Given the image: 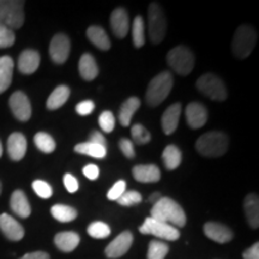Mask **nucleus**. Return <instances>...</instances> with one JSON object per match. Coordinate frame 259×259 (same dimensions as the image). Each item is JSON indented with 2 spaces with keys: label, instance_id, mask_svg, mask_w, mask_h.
<instances>
[{
  "label": "nucleus",
  "instance_id": "5",
  "mask_svg": "<svg viewBox=\"0 0 259 259\" xmlns=\"http://www.w3.org/2000/svg\"><path fill=\"white\" fill-rule=\"evenodd\" d=\"M0 23L16 30L24 23V2L0 0Z\"/></svg>",
  "mask_w": 259,
  "mask_h": 259
},
{
  "label": "nucleus",
  "instance_id": "26",
  "mask_svg": "<svg viewBox=\"0 0 259 259\" xmlns=\"http://www.w3.org/2000/svg\"><path fill=\"white\" fill-rule=\"evenodd\" d=\"M87 36L94 46L99 48L101 51H108L111 48V41H109L108 35L105 31V29L97 25H92L87 30Z\"/></svg>",
  "mask_w": 259,
  "mask_h": 259
},
{
  "label": "nucleus",
  "instance_id": "23",
  "mask_svg": "<svg viewBox=\"0 0 259 259\" xmlns=\"http://www.w3.org/2000/svg\"><path fill=\"white\" fill-rule=\"evenodd\" d=\"M79 235L74 232L58 233L54 238V244L63 252H72L76 250L77 246L79 245Z\"/></svg>",
  "mask_w": 259,
  "mask_h": 259
},
{
  "label": "nucleus",
  "instance_id": "18",
  "mask_svg": "<svg viewBox=\"0 0 259 259\" xmlns=\"http://www.w3.org/2000/svg\"><path fill=\"white\" fill-rule=\"evenodd\" d=\"M134 178L139 183H157L161 179L160 168L155 164H139L132 169Z\"/></svg>",
  "mask_w": 259,
  "mask_h": 259
},
{
  "label": "nucleus",
  "instance_id": "14",
  "mask_svg": "<svg viewBox=\"0 0 259 259\" xmlns=\"http://www.w3.org/2000/svg\"><path fill=\"white\" fill-rule=\"evenodd\" d=\"M0 231L4 233L6 238L12 241H19L24 236V228L12 216L8 213L0 215Z\"/></svg>",
  "mask_w": 259,
  "mask_h": 259
},
{
  "label": "nucleus",
  "instance_id": "28",
  "mask_svg": "<svg viewBox=\"0 0 259 259\" xmlns=\"http://www.w3.org/2000/svg\"><path fill=\"white\" fill-rule=\"evenodd\" d=\"M70 97V88L66 85H59L52 92V94L47 100V108L50 111L60 108L66 103L67 99Z\"/></svg>",
  "mask_w": 259,
  "mask_h": 259
},
{
  "label": "nucleus",
  "instance_id": "4",
  "mask_svg": "<svg viewBox=\"0 0 259 259\" xmlns=\"http://www.w3.org/2000/svg\"><path fill=\"white\" fill-rule=\"evenodd\" d=\"M257 44V31L251 25L242 24L235 30L232 41L233 54L239 59L250 57Z\"/></svg>",
  "mask_w": 259,
  "mask_h": 259
},
{
  "label": "nucleus",
  "instance_id": "43",
  "mask_svg": "<svg viewBox=\"0 0 259 259\" xmlns=\"http://www.w3.org/2000/svg\"><path fill=\"white\" fill-rule=\"evenodd\" d=\"M94 108H95L94 102L90 101V100H87V101L79 102L78 105L76 106V112L78 113L79 115H89L93 113Z\"/></svg>",
  "mask_w": 259,
  "mask_h": 259
},
{
  "label": "nucleus",
  "instance_id": "6",
  "mask_svg": "<svg viewBox=\"0 0 259 259\" xmlns=\"http://www.w3.org/2000/svg\"><path fill=\"white\" fill-rule=\"evenodd\" d=\"M149 36L153 44L157 45L163 41L167 32V19L163 10L157 3H151L148 9Z\"/></svg>",
  "mask_w": 259,
  "mask_h": 259
},
{
  "label": "nucleus",
  "instance_id": "12",
  "mask_svg": "<svg viewBox=\"0 0 259 259\" xmlns=\"http://www.w3.org/2000/svg\"><path fill=\"white\" fill-rule=\"evenodd\" d=\"M134 241V235L130 232H122L106 247L105 253L108 258L115 259L124 255L131 247Z\"/></svg>",
  "mask_w": 259,
  "mask_h": 259
},
{
  "label": "nucleus",
  "instance_id": "9",
  "mask_svg": "<svg viewBox=\"0 0 259 259\" xmlns=\"http://www.w3.org/2000/svg\"><path fill=\"white\" fill-rule=\"evenodd\" d=\"M197 88L203 95L208 96L213 101H223L227 97L225 83L221 78L212 73H205L197 80Z\"/></svg>",
  "mask_w": 259,
  "mask_h": 259
},
{
  "label": "nucleus",
  "instance_id": "13",
  "mask_svg": "<svg viewBox=\"0 0 259 259\" xmlns=\"http://www.w3.org/2000/svg\"><path fill=\"white\" fill-rule=\"evenodd\" d=\"M186 120L191 128L197 130L203 127L208 121V109L202 103L191 102L186 107Z\"/></svg>",
  "mask_w": 259,
  "mask_h": 259
},
{
  "label": "nucleus",
  "instance_id": "1",
  "mask_svg": "<svg viewBox=\"0 0 259 259\" xmlns=\"http://www.w3.org/2000/svg\"><path fill=\"white\" fill-rule=\"evenodd\" d=\"M150 218L173 227H184L186 225L185 211L176 200L168 197H162L157 203L154 204Z\"/></svg>",
  "mask_w": 259,
  "mask_h": 259
},
{
  "label": "nucleus",
  "instance_id": "25",
  "mask_svg": "<svg viewBox=\"0 0 259 259\" xmlns=\"http://www.w3.org/2000/svg\"><path fill=\"white\" fill-rule=\"evenodd\" d=\"M245 213L247 221L253 229H257L259 226V199L254 193L248 194L244 202Z\"/></svg>",
  "mask_w": 259,
  "mask_h": 259
},
{
  "label": "nucleus",
  "instance_id": "3",
  "mask_svg": "<svg viewBox=\"0 0 259 259\" xmlns=\"http://www.w3.org/2000/svg\"><path fill=\"white\" fill-rule=\"evenodd\" d=\"M173 76L168 71H163L156 77H154L151 82L149 83L147 95H145L148 105L151 107L161 105L170 94V90L173 88Z\"/></svg>",
  "mask_w": 259,
  "mask_h": 259
},
{
  "label": "nucleus",
  "instance_id": "19",
  "mask_svg": "<svg viewBox=\"0 0 259 259\" xmlns=\"http://www.w3.org/2000/svg\"><path fill=\"white\" fill-rule=\"evenodd\" d=\"M111 27L114 35L119 38H124L127 35L130 24L127 12L122 8L115 9L111 15Z\"/></svg>",
  "mask_w": 259,
  "mask_h": 259
},
{
  "label": "nucleus",
  "instance_id": "40",
  "mask_svg": "<svg viewBox=\"0 0 259 259\" xmlns=\"http://www.w3.org/2000/svg\"><path fill=\"white\" fill-rule=\"evenodd\" d=\"M32 189H34L35 193H36L38 197H41V198L44 199L50 198L52 193H53V190H52L50 184L44 180H35L34 183H32Z\"/></svg>",
  "mask_w": 259,
  "mask_h": 259
},
{
  "label": "nucleus",
  "instance_id": "49",
  "mask_svg": "<svg viewBox=\"0 0 259 259\" xmlns=\"http://www.w3.org/2000/svg\"><path fill=\"white\" fill-rule=\"evenodd\" d=\"M161 198H162L161 193H158V192H155V193L151 194V196H150V198L148 199V202H150V203L155 204V203H157L158 200H160Z\"/></svg>",
  "mask_w": 259,
  "mask_h": 259
},
{
  "label": "nucleus",
  "instance_id": "50",
  "mask_svg": "<svg viewBox=\"0 0 259 259\" xmlns=\"http://www.w3.org/2000/svg\"><path fill=\"white\" fill-rule=\"evenodd\" d=\"M3 155V145H2V142H0V157H2Z\"/></svg>",
  "mask_w": 259,
  "mask_h": 259
},
{
  "label": "nucleus",
  "instance_id": "46",
  "mask_svg": "<svg viewBox=\"0 0 259 259\" xmlns=\"http://www.w3.org/2000/svg\"><path fill=\"white\" fill-rule=\"evenodd\" d=\"M89 142L93 144H97V145H101V147H106L107 145V141L101 132L99 131H94L89 137Z\"/></svg>",
  "mask_w": 259,
  "mask_h": 259
},
{
  "label": "nucleus",
  "instance_id": "42",
  "mask_svg": "<svg viewBox=\"0 0 259 259\" xmlns=\"http://www.w3.org/2000/svg\"><path fill=\"white\" fill-rule=\"evenodd\" d=\"M119 147H120L122 154H124L127 158H134L136 156L134 143H132L130 139L127 138L120 139V142H119Z\"/></svg>",
  "mask_w": 259,
  "mask_h": 259
},
{
  "label": "nucleus",
  "instance_id": "32",
  "mask_svg": "<svg viewBox=\"0 0 259 259\" xmlns=\"http://www.w3.org/2000/svg\"><path fill=\"white\" fill-rule=\"evenodd\" d=\"M34 142L38 150H41L42 153L51 154L56 150V142L46 132H38L35 135Z\"/></svg>",
  "mask_w": 259,
  "mask_h": 259
},
{
  "label": "nucleus",
  "instance_id": "33",
  "mask_svg": "<svg viewBox=\"0 0 259 259\" xmlns=\"http://www.w3.org/2000/svg\"><path fill=\"white\" fill-rule=\"evenodd\" d=\"M132 38H134V44L137 48L144 46V21L141 16H137L134 19V24H132Z\"/></svg>",
  "mask_w": 259,
  "mask_h": 259
},
{
  "label": "nucleus",
  "instance_id": "44",
  "mask_svg": "<svg viewBox=\"0 0 259 259\" xmlns=\"http://www.w3.org/2000/svg\"><path fill=\"white\" fill-rule=\"evenodd\" d=\"M64 185L70 193L76 192V191L78 190V187H79L78 181H77V179L72 176V174H65V176H64Z\"/></svg>",
  "mask_w": 259,
  "mask_h": 259
},
{
  "label": "nucleus",
  "instance_id": "51",
  "mask_svg": "<svg viewBox=\"0 0 259 259\" xmlns=\"http://www.w3.org/2000/svg\"><path fill=\"white\" fill-rule=\"evenodd\" d=\"M0 193H2V184H0Z\"/></svg>",
  "mask_w": 259,
  "mask_h": 259
},
{
  "label": "nucleus",
  "instance_id": "36",
  "mask_svg": "<svg viewBox=\"0 0 259 259\" xmlns=\"http://www.w3.org/2000/svg\"><path fill=\"white\" fill-rule=\"evenodd\" d=\"M132 138L137 144H147L151 141V135L143 125L136 124L131 128Z\"/></svg>",
  "mask_w": 259,
  "mask_h": 259
},
{
  "label": "nucleus",
  "instance_id": "27",
  "mask_svg": "<svg viewBox=\"0 0 259 259\" xmlns=\"http://www.w3.org/2000/svg\"><path fill=\"white\" fill-rule=\"evenodd\" d=\"M141 107V101L137 97H130L126 101L122 103L119 111V120L122 126H130L131 124L132 118H134L135 113L138 111Z\"/></svg>",
  "mask_w": 259,
  "mask_h": 259
},
{
  "label": "nucleus",
  "instance_id": "29",
  "mask_svg": "<svg viewBox=\"0 0 259 259\" xmlns=\"http://www.w3.org/2000/svg\"><path fill=\"white\" fill-rule=\"evenodd\" d=\"M162 161L167 169L173 170L180 166L181 163V151L176 145H168L164 148L162 154Z\"/></svg>",
  "mask_w": 259,
  "mask_h": 259
},
{
  "label": "nucleus",
  "instance_id": "39",
  "mask_svg": "<svg viewBox=\"0 0 259 259\" xmlns=\"http://www.w3.org/2000/svg\"><path fill=\"white\" fill-rule=\"evenodd\" d=\"M116 202L122 206H132L142 202V194L137 191H125Z\"/></svg>",
  "mask_w": 259,
  "mask_h": 259
},
{
  "label": "nucleus",
  "instance_id": "7",
  "mask_svg": "<svg viewBox=\"0 0 259 259\" xmlns=\"http://www.w3.org/2000/svg\"><path fill=\"white\" fill-rule=\"evenodd\" d=\"M168 65L180 76H187L194 67V56L185 46H178L168 52Z\"/></svg>",
  "mask_w": 259,
  "mask_h": 259
},
{
  "label": "nucleus",
  "instance_id": "8",
  "mask_svg": "<svg viewBox=\"0 0 259 259\" xmlns=\"http://www.w3.org/2000/svg\"><path fill=\"white\" fill-rule=\"evenodd\" d=\"M139 232L142 234H150L157 236L158 239H163V240L168 241H176L180 238V233L176 227L157 221V220L150 218V216L145 219L143 225L139 227Z\"/></svg>",
  "mask_w": 259,
  "mask_h": 259
},
{
  "label": "nucleus",
  "instance_id": "31",
  "mask_svg": "<svg viewBox=\"0 0 259 259\" xmlns=\"http://www.w3.org/2000/svg\"><path fill=\"white\" fill-rule=\"evenodd\" d=\"M74 151L78 154H83V155H87V156H92L95 158H103V157H106V155H107L106 147L93 144V143H90V142L77 144L76 147H74Z\"/></svg>",
  "mask_w": 259,
  "mask_h": 259
},
{
  "label": "nucleus",
  "instance_id": "16",
  "mask_svg": "<svg viewBox=\"0 0 259 259\" xmlns=\"http://www.w3.org/2000/svg\"><path fill=\"white\" fill-rule=\"evenodd\" d=\"M27 153V138L24 135L15 132L8 139V154L11 160L21 161Z\"/></svg>",
  "mask_w": 259,
  "mask_h": 259
},
{
  "label": "nucleus",
  "instance_id": "17",
  "mask_svg": "<svg viewBox=\"0 0 259 259\" xmlns=\"http://www.w3.org/2000/svg\"><path fill=\"white\" fill-rule=\"evenodd\" d=\"M40 54L34 50H25L18 58V70L23 74H31L40 66Z\"/></svg>",
  "mask_w": 259,
  "mask_h": 259
},
{
  "label": "nucleus",
  "instance_id": "11",
  "mask_svg": "<svg viewBox=\"0 0 259 259\" xmlns=\"http://www.w3.org/2000/svg\"><path fill=\"white\" fill-rule=\"evenodd\" d=\"M70 38L65 34H57L50 44V56L56 64H64L70 56Z\"/></svg>",
  "mask_w": 259,
  "mask_h": 259
},
{
  "label": "nucleus",
  "instance_id": "30",
  "mask_svg": "<svg viewBox=\"0 0 259 259\" xmlns=\"http://www.w3.org/2000/svg\"><path fill=\"white\" fill-rule=\"evenodd\" d=\"M51 213L57 221L59 222H71L77 218V210L73 209L72 206L63 205V204H57L53 205L51 209Z\"/></svg>",
  "mask_w": 259,
  "mask_h": 259
},
{
  "label": "nucleus",
  "instance_id": "10",
  "mask_svg": "<svg viewBox=\"0 0 259 259\" xmlns=\"http://www.w3.org/2000/svg\"><path fill=\"white\" fill-rule=\"evenodd\" d=\"M10 108L18 120L28 121L31 116V105L23 92H15L10 96Z\"/></svg>",
  "mask_w": 259,
  "mask_h": 259
},
{
  "label": "nucleus",
  "instance_id": "2",
  "mask_svg": "<svg viewBox=\"0 0 259 259\" xmlns=\"http://www.w3.org/2000/svg\"><path fill=\"white\" fill-rule=\"evenodd\" d=\"M196 149L205 157H219L228 149V137L222 132H208L197 139Z\"/></svg>",
  "mask_w": 259,
  "mask_h": 259
},
{
  "label": "nucleus",
  "instance_id": "48",
  "mask_svg": "<svg viewBox=\"0 0 259 259\" xmlns=\"http://www.w3.org/2000/svg\"><path fill=\"white\" fill-rule=\"evenodd\" d=\"M19 259H50V255L46 252H31V253H27L24 254L23 257L19 258Z\"/></svg>",
  "mask_w": 259,
  "mask_h": 259
},
{
  "label": "nucleus",
  "instance_id": "24",
  "mask_svg": "<svg viewBox=\"0 0 259 259\" xmlns=\"http://www.w3.org/2000/svg\"><path fill=\"white\" fill-rule=\"evenodd\" d=\"M78 69L79 74L84 80H93L95 79L99 74V67L95 59L92 54L85 53L80 57L79 63H78Z\"/></svg>",
  "mask_w": 259,
  "mask_h": 259
},
{
  "label": "nucleus",
  "instance_id": "35",
  "mask_svg": "<svg viewBox=\"0 0 259 259\" xmlns=\"http://www.w3.org/2000/svg\"><path fill=\"white\" fill-rule=\"evenodd\" d=\"M88 234L95 239H106L111 235V228L105 222L96 221L88 227Z\"/></svg>",
  "mask_w": 259,
  "mask_h": 259
},
{
  "label": "nucleus",
  "instance_id": "21",
  "mask_svg": "<svg viewBox=\"0 0 259 259\" xmlns=\"http://www.w3.org/2000/svg\"><path fill=\"white\" fill-rule=\"evenodd\" d=\"M10 205H11V210L16 215L22 219H27L30 216L31 208L29 200L25 196V193L21 190H16L12 193L11 199H10Z\"/></svg>",
  "mask_w": 259,
  "mask_h": 259
},
{
  "label": "nucleus",
  "instance_id": "47",
  "mask_svg": "<svg viewBox=\"0 0 259 259\" xmlns=\"http://www.w3.org/2000/svg\"><path fill=\"white\" fill-rule=\"evenodd\" d=\"M244 259H259V244L255 242L248 250H246L242 254Z\"/></svg>",
  "mask_w": 259,
  "mask_h": 259
},
{
  "label": "nucleus",
  "instance_id": "41",
  "mask_svg": "<svg viewBox=\"0 0 259 259\" xmlns=\"http://www.w3.org/2000/svg\"><path fill=\"white\" fill-rule=\"evenodd\" d=\"M126 191V183L124 180H119L113 185V187H111V190L108 191L107 193V198L109 200H118L120 197L122 196Z\"/></svg>",
  "mask_w": 259,
  "mask_h": 259
},
{
  "label": "nucleus",
  "instance_id": "37",
  "mask_svg": "<svg viewBox=\"0 0 259 259\" xmlns=\"http://www.w3.org/2000/svg\"><path fill=\"white\" fill-rule=\"evenodd\" d=\"M16 36L14 30L0 23V48H9L15 44Z\"/></svg>",
  "mask_w": 259,
  "mask_h": 259
},
{
  "label": "nucleus",
  "instance_id": "34",
  "mask_svg": "<svg viewBox=\"0 0 259 259\" xmlns=\"http://www.w3.org/2000/svg\"><path fill=\"white\" fill-rule=\"evenodd\" d=\"M169 252V247L164 242L153 240L149 244L148 259H164Z\"/></svg>",
  "mask_w": 259,
  "mask_h": 259
},
{
  "label": "nucleus",
  "instance_id": "22",
  "mask_svg": "<svg viewBox=\"0 0 259 259\" xmlns=\"http://www.w3.org/2000/svg\"><path fill=\"white\" fill-rule=\"evenodd\" d=\"M14 77V60L11 57H0V94L11 85Z\"/></svg>",
  "mask_w": 259,
  "mask_h": 259
},
{
  "label": "nucleus",
  "instance_id": "20",
  "mask_svg": "<svg viewBox=\"0 0 259 259\" xmlns=\"http://www.w3.org/2000/svg\"><path fill=\"white\" fill-rule=\"evenodd\" d=\"M180 113H181V105L180 103H174L170 107H168L166 112L162 115V130L166 135H171L176 131L178 125H179V119H180Z\"/></svg>",
  "mask_w": 259,
  "mask_h": 259
},
{
  "label": "nucleus",
  "instance_id": "45",
  "mask_svg": "<svg viewBox=\"0 0 259 259\" xmlns=\"http://www.w3.org/2000/svg\"><path fill=\"white\" fill-rule=\"evenodd\" d=\"M83 174L88 178L89 180H96L100 174L99 167L95 166V164H88V166L83 168Z\"/></svg>",
  "mask_w": 259,
  "mask_h": 259
},
{
  "label": "nucleus",
  "instance_id": "15",
  "mask_svg": "<svg viewBox=\"0 0 259 259\" xmlns=\"http://www.w3.org/2000/svg\"><path fill=\"white\" fill-rule=\"evenodd\" d=\"M204 233L211 240L219 244H226L233 239V232L227 226L218 222H208L204 225Z\"/></svg>",
  "mask_w": 259,
  "mask_h": 259
},
{
  "label": "nucleus",
  "instance_id": "38",
  "mask_svg": "<svg viewBox=\"0 0 259 259\" xmlns=\"http://www.w3.org/2000/svg\"><path fill=\"white\" fill-rule=\"evenodd\" d=\"M99 125L102 131H105L106 134H111L115 126V119L113 113L109 111H105L101 113V115L99 116Z\"/></svg>",
  "mask_w": 259,
  "mask_h": 259
}]
</instances>
